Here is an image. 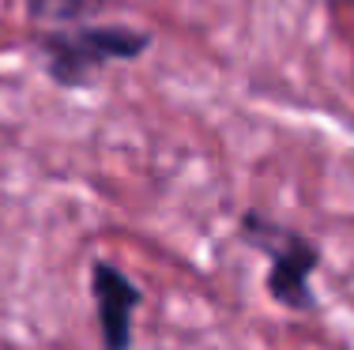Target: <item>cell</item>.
Segmentation results:
<instances>
[{"label": "cell", "mask_w": 354, "mask_h": 350, "mask_svg": "<svg viewBox=\"0 0 354 350\" xmlns=\"http://www.w3.org/2000/svg\"><path fill=\"white\" fill-rule=\"evenodd\" d=\"M46 76L57 87H91L109 64L136 61L151 49V35L124 23H83V27H49L35 35Z\"/></svg>", "instance_id": "cell-1"}, {"label": "cell", "mask_w": 354, "mask_h": 350, "mask_svg": "<svg viewBox=\"0 0 354 350\" xmlns=\"http://www.w3.org/2000/svg\"><path fill=\"white\" fill-rule=\"evenodd\" d=\"M91 290H95V305H98V324H102L106 350H129L132 313H136L140 302H143L136 282H132L121 268L98 260L95 268H91Z\"/></svg>", "instance_id": "cell-3"}, {"label": "cell", "mask_w": 354, "mask_h": 350, "mask_svg": "<svg viewBox=\"0 0 354 350\" xmlns=\"http://www.w3.org/2000/svg\"><path fill=\"white\" fill-rule=\"evenodd\" d=\"M106 8V0H27V12L35 23H80V19H91V15Z\"/></svg>", "instance_id": "cell-4"}, {"label": "cell", "mask_w": 354, "mask_h": 350, "mask_svg": "<svg viewBox=\"0 0 354 350\" xmlns=\"http://www.w3.org/2000/svg\"><path fill=\"white\" fill-rule=\"evenodd\" d=\"M241 237L249 245L264 249L272 256V271H268V290L286 309H309L313 294H309V275L320 264V249L298 230H286L279 222L264 219V215L249 211L241 219Z\"/></svg>", "instance_id": "cell-2"}]
</instances>
